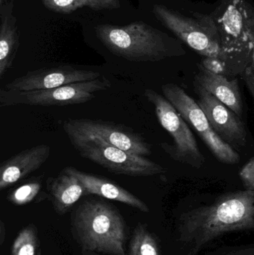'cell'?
Masks as SVG:
<instances>
[{"mask_svg":"<svg viewBox=\"0 0 254 255\" xmlns=\"http://www.w3.org/2000/svg\"><path fill=\"white\" fill-rule=\"evenodd\" d=\"M246 230H254V191L247 190L222 195L211 205L184 213L178 228L189 255L225 234Z\"/></svg>","mask_w":254,"mask_h":255,"instance_id":"obj_1","label":"cell"},{"mask_svg":"<svg viewBox=\"0 0 254 255\" xmlns=\"http://www.w3.org/2000/svg\"><path fill=\"white\" fill-rule=\"evenodd\" d=\"M72 226L82 250L125 255V222L111 204L96 199L84 201L73 213Z\"/></svg>","mask_w":254,"mask_h":255,"instance_id":"obj_2","label":"cell"},{"mask_svg":"<svg viewBox=\"0 0 254 255\" xmlns=\"http://www.w3.org/2000/svg\"><path fill=\"white\" fill-rule=\"evenodd\" d=\"M96 34L110 52L133 62H158L183 54L170 44L166 34L145 22L100 25Z\"/></svg>","mask_w":254,"mask_h":255,"instance_id":"obj_3","label":"cell"},{"mask_svg":"<svg viewBox=\"0 0 254 255\" xmlns=\"http://www.w3.org/2000/svg\"><path fill=\"white\" fill-rule=\"evenodd\" d=\"M154 14L157 19L194 51L205 58L219 59L228 70V60L222 45L219 27L213 16L192 13L193 17L162 4H155Z\"/></svg>","mask_w":254,"mask_h":255,"instance_id":"obj_4","label":"cell"},{"mask_svg":"<svg viewBox=\"0 0 254 255\" xmlns=\"http://www.w3.org/2000/svg\"><path fill=\"white\" fill-rule=\"evenodd\" d=\"M144 96L155 107L160 124L174 140L172 145L161 144V148L174 160L200 169L206 160L185 120L164 96L155 90H145Z\"/></svg>","mask_w":254,"mask_h":255,"instance_id":"obj_5","label":"cell"},{"mask_svg":"<svg viewBox=\"0 0 254 255\" xmlns=\"http://www.w3.org/2000/svg\"><path fill=\"white\" fill-rule=\"evenodd\" d=\"M223 12L214 17L222 37L224 51L228 60L230 70L242 65L249 66L253 49L254 39L249 26L246 0H223Z\"/></svg>","mask_w":254,"mask_h":255,"instance_id":"obj_6","label":"cell"},{"mask_svg":"<svg viewBox=\"0 0 254 255\" xmlns=\"http://www.w3.org/2000/svg\"><path fill=\"white\" fill-rule=\"evenodd\" d=\"M111 87L107 78L76 82L51 89L30 91H10L0 90L1 107L14 106H67L84 104L95 98V93L105 91Z\"/></svg>","mask_w":254,"mask_h":255,"instance_id":"obj_7","label":"cell"},{"mask_svg":"<svg viewBox=\"0 0 254 255\" xmlns=\"http://www.w3.org/2000/svg\"><path fill=\"white\" fill-rule=\"evenodd\" d=\"M70 142L82 157L116 175L150 177L167 172V169L144 156L116 148L101 139L89 138Z\"/></svg>","mask_w":254,"mask_h":255,"instance_id":"obj_8","label":"cell"},{"mask_svg":"<svg viewBox=\"0 0 254 255\" xmlns=\"http://www.w3.org/2000/svg\"><path fill=\"white\" fill-rule=\"evenodd\" d=\"M164 97L171 103L186 123L201 136L213 155L225 164H237L240 157L236 150L222 140L214 131L202 109L183 88L169 83L161 87Z\"/></svg>","mask_w":254,"mask_h":255,"instance_id":"obj_9","label":"cell"},{"mask_svg":"<svg viewBox=\"0 0 254 255\" xmlns=\"http://www.w3.org/2000/svg\"><path fill=\"white\" fill-rule=\"evenodd\" d=\"M64 130L70 140H85L96 138L109 145L140 156L152 154V145L146 138L130 128L98 120H69Z\"/></svg>","mask_w":254,"mask_h":255,"instance_id":"obj_10","label":"cell"},{"mask_svg":"<svg viewBox=\"0 0 254 255\" xmlns=\"http://www.w3.org/2000/svg\"><path fill=\"white\" fill-rule=\"evenodd\" d=\"M197 101L218 136L234 150H241L247 142V130L240 117L201 85L195 83Z\"/></svg>","mask_w":254,"mask_h":255,"instance_id":"obj_11","label":"cell"},{"mask_svg":"<svg viewBox=\"0 0 254 255\" xmlns=\"http://www.w3.org/2000/svg\"><path fill=\"white\" fill-rule=\"evenodd\" d=\"M101 73L72 65L41 68L28 72L4 85L10 91H30L51 89L76 82L95 80Z\"/></svg>","mask_w":254,"mask_h":255,"instance_id":"obj_12","label":"cell"},{"mask_svg":"<svg viewBox=\"0 0 254 255\" xmlns=\"http://www.w3.org/2000/svg\"><path fill=\"white\" fill-rule=\"evenodd\" d=\"M50 153L49 145L40 144L4 160L0 166V190H5L37 171L49 158Z\"/></svg>","mask_w":254,"mask_h":255,"instance_id":"obj_13","label":"cell"},{"mask_svg":"<svg viewBox=\"0 0 254 255\" xmlns=\"http://www.w3.org/2000/svg\"><path fill=\"white\" fill-rule=\"evenodd\" d=\"M63 169L68 173L73 174L80 180L85 186L87 195H95L104 199L122 202L137 208L142 212L148 213L149 211V207L144 202L113 181L95 174L83 172L73 166H67Z\"/></svg>","mask_w":254,"mask_h":255,"instance_id":"obj_14","label":"cell"},{"mask_svg":"<svg viewBox=\"0 0 254 255\" xmlns=\"http://www.w3.org/2000/svg\"><path fill=\"white\" fill-rule=\"evenodd\" d=\"M195 82L228 106L237 116H243V98L237 79H228L226 76L210 71L200 64Z\"/></svg>","mask_w":254,"mask_h":255,"instance_id":"obj_15","label":"cell"},{"mask_svg":"<svg viewBox=\"0 0 254 255\" xmlns=\"http://www.w3.org/2000/svg\"><path fill=\"white\" fill-rule=\"evenodd\" d=\"M49 198L58 214L68 212L82 196L87 195L80 180L62 169L56 177L46 181Z\"/></svg>","mask_w":254,"mask_h":255,"instance_id":"obj_16","label":"cell"},{"mask_svg":"<svg viewBox=\"0 0 254 255\" xmlns=\"http://www.w3.org/2000/svg\"><path fill=\"white\" fill-rule=\"evenodd\" d=\"M14 0L0 5V78L11 67L19 46L16 18L13 16Z\"/></svg>","mask_w":254,"mask_h":255,"instance_id":"obj_17","label":"cell"},{"mask_svg":"<svg viewBox=\"0 0 254 255\" xmlns=\"http://www.w3.org/2000/svg\"><path fill=\"white\" fill-rule=\"evenodd\" d=\"M46 8L57 13H68L81 7L92 10H112L119 7V0H41Z\"/></svg>","mask_w":254,"mask_h":255,"instance_id":"obj_18","label":"cell"},{"mask_svg":"<svg viewBox=\"0 0 254 255\" xmlns=\"http://www.w3.org/2000/svg\"><path fill=\"white\" fill-rule=\"evenodd\" d=\"M129 255H161L157 240L145 225L139 224L134 229Z\"/></svg>","mask_w":254,"mask_h":255,"instance_id":"obj_19","label":"cell"},{"mask_svg":"<svg viewBox=\"0 0 254 255\" xmlns=\"http://www.w3.org/2000/svg\"><path fill=\"white\" fill-rule=\"evenodd\" d=\"M43 176L33 178L28 182L19 186L10 192L7 195V199L10 203L16 205H25L35 200L39 195L45 193L42 191V179Z\"/></svg>","mask_w":254,"mask_h":255,"instance_id":"obj_20","label":"cell"},{"mask_svg":"<svg viewBox=\"0 0 254 255\" xmlns=\"http://www.w3.org/2000/svg\"><path fill=\"white\" fill-rule=\"evenodd\" d=\"M37 229L31 225L19 232L11 247V255H37Z\"/></svg>","mask_w":254,"mask_h":255,"instance_id":"obj_21","label":"cell"},{"mask_svg":"<svg viewBox=\"0 0 254 255\" xmlns=\"http://www.w3.org/2000/svg\"><path fill=\"white\" fill-rule=\"evenodd\" d=\"M240 177L246 190L254 191V157L243 166Z\"/></svg>","mask_w":254,"mask_h":255,"instance_id":"obj_22","label":"cell"},{"mask_svg":"<svg viewBox=\"0 0 254 255\" xmlns=\"http://www.w3.org/2000/svg\"><path fill=\"white\" fill-rule=\"evenodd\" d=\"M247 15L248 20H249V26L252 30V37L254 39L253 49H252V56H251L250 62H249V67L252 70V73L254 76V9L251 6L249 3L247 2Z\"/></svg>","mask_w":254,"mask_h":255,"instance_id":"obj_23","label":"cell"},{"mask_svg":"<svg viewBox=\"0 0 254 255\" xmlns=\"http://www.w3.org/2000/svg\"><path fill=\"white\" fill-rule=\"evenodd\" d=\"M243 76L254 100V76L252 70L249 67H246V70L243 72Z\"/></svg>","mask_w":254,"mask_h":255,"instance_id":"obj_24","label":"cell"},{"mask_svg":"<svg viewBox=\"0 0 254 255\" xmlns=\"http://www.w3.org/2000/svg\"><path fill=\"white\" fill-rule=\"evenodd\" d=\"M6 236V229L4 227V223L2 221L0 222V244L2 245L4 243V238Z\"/></svg>","mask_w":254,"mask_h":255,"instance_id":"obj_25","label":"cell"},{"mask_svg":"<svg viewBox=\"0 0 254 255\" xmlns=\"http://www.w3.org/2000/svg\"><path fill=\"white\" fill-rule=\"evenodd\" d=\"M6 0H0V5L1 4H4V2H5Z\"/></svg>","mask_w":254,"mask_h":255,"instance_id":"obj_26","label":"cell"},{"mask_svg":"<svg viewBox=\"0 0 254 255\" xmlns=\"http://www.w3.org/2000/svg\"><path fill=\"white\" fill-rule=\"evenodd\" d=\"M37 255H42L41 251H38V253H37Z\"/></svg>","mask_w":254,"mask_h":255,"instance_id":"obj_27","label":"cell"},{"mask_svg":"<svg viewBox=\"0 0 254 255\" xmlns=\"http://www.w3.org/2000/svg\"></svg>","mask_w":254,"mask_h":255,"instance_id":"obj_28","label":"cell"}]
</instances>
